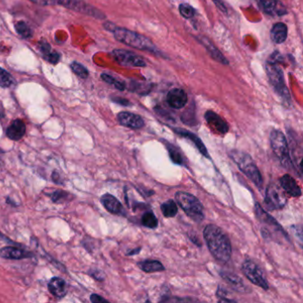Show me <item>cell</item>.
<instances>
[{
  "label": "cell",
  "instance_id": "obj_1",
  "mask_svg": "<svg viewBox=\"0 0 303 303\" xmlns=\"http://www.w3.org/2000/svg\"><path fill=\"white\" fill-rule=\"evenodd\" d=\"M204 238L211 255L221 262H228L232 248L228 235L218 226L208 224L204 229Z\"/></svg>",
  "mask_w": 303,
  "mask_h": 303
},
{
  "label": "cell",
  "instance_id": "obj_2",
  "mask_svg": "<svg viewBox=\"0 0 303 303\" xmlns=\"http://www.w3.org/2000/svg\"><path fill=\"white\" fill-rule=\"evenodd\" d=\"M229 157L234 161L235 164L239 166L240 171L245 174L259 190H261L263 180L261 172L258 169L255 162L252 159L250 155L239 149H232L229 152Z\"/></svg>",
  "mask_w": 303,
  "mask_h": 303
},
{
  "label": "cell",
  "instance_id": "obj_3",
  "mask_svg": "<svg viewBox=\"0 0 303 303\" xmlns=\"http://www.w3.org/2000/svg\"><path fill=\"white\" fill-rule=\"evenodd\" d=\"M112 32L117 41L123 43L128 47L145 51L155 50L154 44L149 38L144 35L117 26L112 30Z\"/></svg>",
  "mask_w": 303,
  "mask_h": 303
},
{
  "label": "cell",
  "instance_id": "obj_4",
  "mask_svg": "<svg viewBox=\"0 0 303 303\" xmlns=\"http://www.w3.org/2000/svg\"><path fill=\"white\" fill-rule=\"evenodd\" d=\"M176 203L184 213L195 223H201L205 218L204 207L198 198L188 192L179 191L175 194Z\"/></svg>",
  "mask_w": 303,
  "mask_h": 303
},
{
  "label": "cell",
  "instance_id": "obj_5",
  "mask_svg": "<svg viewBox=\"0 0 303 303\" xmlns=\"http://www.w3.org/2000/svg\"><path fill=\"white\" fill-rule=\"evenodd\" d=\"M271 145L273 152L277 156L281 165L287 170L293 171L294 166L289 151L287 140L280 130H272L271 133Z\"/></svg>",
  "mask_w": 303,
  "mask_h": 303
},
{
  "label": "cell",
  "instance_id": "obj_6",
  "mask_svg": "<svg viewBox=\"0 0 303 303\" xmlns=\"http://www.w3.org/2000/svg\"><path fill=\"white\" fill-rule=\"evenodd\" d=\"M267 76L272 86L282 98L283 101L290 104L291 98L287 85L285 84L282 70L276 64L268 63L266 65Z\"/></svg>",
  "mask_w": 303,
  "mask_h": 303
},
{
  "label": "cell",
  "instance_id": "obj_7",
  "mask_svg": "<svg viewBox=\"0 0 303 303\" xmlns=\"http://www.w3.org/2000/svg\"><path fill=\"white\" fill-rule=\"evenodd\" d=\"M48 5H58L64 6L70 10L93 16L97 19H104L105 16L95 6L85 3L82 0H48Z\"/></svg>",
  "mask_w": 303,
  "mask_h": 303
},
{
  "label": "cell",
  "instance_id": "obj_8",
  "mask_svg": "<svg viewBox=\"0 0 303 303\" xmlns=\"http://www.w3.org/2000/svg\"><path fill=\"white\" fill-rule=\"evenodd\" d=\"M264 203L269 211L281 210L287 203V197L282 187L277 182H271L267 188Z\"/></svg>",
  "mask_w": 303,
  "mask_h": 303
},
{
  "label": "cell",
  "instance_id": "obj_9",
  "mask_svg": "<svg viewBox=\"0 0 303 303\" xmlns=\"http://www.w3.org/2000/svg\"><path fill=\"white\" fill-rule=\"evenodd\" d=\"M241 270L246 278H248V280H250L254 285L262 288L265 291L269 289V285L263 272L261 271V268L255 261L245 260L242 264Z\"/></svg>",
  "mask_w": 303,
  "mask_h": 303
},
{
  "label": "cell",
  "instance_id": "obj_10",
  "mask_svg": "<svg viewBox=\"0 0 303 303\" xmlns=\"http://www.w3.org/2000/svg\"><path fill=\"white\" fill-rule=\"evenodd\" d=\"M112 56L116 60V62L123 66H129V67H146L147 64L144 59L141 56L137 55L136 53L117 49L112 52Z\"/></svg>",
  "mask_w": 303,
  "mask_h": 303
},
{
  "label": "cell",
  "instance_id": "obj_11",
  "mask_svg": "<svg viewBox=\"0 0 303 303\" xmlns=\"http://www.w3.org/2000/svg\"><path fill=\"white\" fill-rule=\"evenodd\" d=\"M205 117H206V120L207 122L209 128H211L214 133L225 134L229 132V126L227 122L215 112L208 111L206 113Z\"/></svg>",
  "mask_w": 303,
  "mask_h": 303
},
{
  "label": "cell",
  "instance_id": "obj_12",
  "mask_svg": "<svg viewBox=\"0 0 303 303\" xmlns=\"http://www.w3.org/2000/svg\"><path fill=\"white\" fill-rule=\"evenodd\" d=\"M289 151L293 166L296 167V172L298 171L299 176H302V159H303V149L302 144L297 139H293L292 134L290 133V141H289Z\"/></svg>",
  "mask_w": 303,
  "mask_h": 303
},
{
  "label": "cell",
  "instance_id": "obj_13",
  "mask_svg": "<svg viewBox=\"0 0 303 303\" xmlns=\"http://www.w3.org/2000/svg\"><path fill=\"white\" fill-rule=\"evenodd\" d=\"M166 101L168 105L173 109H182L188 102L186 92L181 88H174L168 92L166 96Z\"/></svg>",
  "mask_w": 303,
  "mask_h": 303
},
{
  "label": "cell",
  "instance_id": "obj_14",
  "mask_svg": "<svg viewBox=\"0 0 303 303\" xmlns=\"http://www.w3.org/2000/svg\"><path fill=\"white\" fill-rule=\"evenodd\" d=\"M117 120L120 125L131 129H140L144 127L143 117L131 112H122L118 113Z\"/></svg>",
  "mask_w": 303,
  "mask_h": 303
},
{
  "label": "cell",
  "instance_id": "obj_15",
  "mask_svg": "<svg viewBox=\"0 0 303 303\" xmlns=\"http://www.w3.org/2000/svg\"><path fill=\"white\" fill-rule=\"evenodd\" d=\"M220 274H221V277H223L227 284L229 285V287L236 292L241 293L248 292L249 288L247 287V286L241 279V277H239L238 275L229 271H221Z\"/></svg>",
  "mask_w": 303,
  "mask_h": 303
},
{
  "label": "cell",
  "instance_id": "obj_16",
  "mask_svg": "<svg viewBox=\"0 0 303 303\" xmlns=\"http://www.w3.org/2000/svg\"><path fill=\"white\" fill-rule=\"evenodd\" d=\"M279 185L282 187L283 190L291 197H298L302 196L303 192L298 183L294 180V178L290 175H286L279 179Z\"/></svg>",
  "mask_w": 303,
  "mask_h": 303
},
{
  "label": "cell",
  "instance_id": "obj_17",
  "mask_svg": "<svg viewBox=\"0 0 303 303\" xmlns=\"http://www.w3.org/2000/svg\"><path fill=\"white\" fill-rule=\"evenodd\" d=\"M48 290L54 297L63 299L68 293V285L61 277H53L48 282Z\"/></svg>",
  "mask_w": 303,
  "mask_h": 303
},
{
  "label": "cell",
  "instance_id": "obj_18",
  "mask_svg": "<svg viewBox=\"0 0 303 303\" xmlns=\"http://www.w3.org/2000/svg\"><path fill=\"white\" fill-rule=\"evenodd\" d=\"M255 212L257 218H258V220H259L261 223L271 226L273 229H275L276 231L278 230V231H280L283 234L287 235L285 233L284 229L281 228V226L279 225V223H277V221L273 218L272 216H271L269 213L265 212V210L261 207V206L259 205V203H256L255 204Z\"/></svg>",
  "mask_w": 303,
  "mask_h": 303
},
{
  "label": "cell",
  "instance_id": "obj_19",
  "mask_svg": "<svg viewBox=\"0 0 303 303\" xmlns=\"http://www.w3.org/2000/svg\"><path fill=\"white\" fill-rule=\"evenodd\" d=\"M26 133L25 123L21 119H16L6 129V136L13 141L21 140Z\"/></svg>",
  "mask_w": 303,
  "mask_h": 303
},
{
  "label": "cell",
  "instance_id": "obj_20",
  "mask_svg": "<svg viewBox=\"0 0 303 303\" xmlns=\"http://www.w3.org/2000/svg\"><path fill=\"white\" fill-rule=\"evenodd\" d=\"M0 256L4 259H8V260H21V259L32 257V255H31V253L23 250L21 248L5 246L1 248Z\"/></svg>",
  "mask_w": 303,
  "mask_h": 303
},
{
  "label": "cell",
  "instance_id": "obj_21",
  "mask_svg": "<svg viewBox=\"0 0 303 303\" xmlns=\"http://www.w3.org/2000/svg\"><path fill=\"white\" fill-rule=\"evenodd\" d=\"M101 202L104 208L110 213L114 214H122L124 213L122 204L111 194H104L101 197Z\"/></svg>",
  "mask_w": 303,
  "mask_h": 303
},
{
  "label": "cell",
  "instance_id": "obj_22",
  "mask_svg": "<svg viewBox=\"0 0 303 303\" xmlns=\"http://www.w3.org/2000/svg\"><path fill=\"white\" fill-rule=\"evenodd\" d=\"M175 133H177V134L181 135V136H183V137H185V138L190 139L192 143L196 145V147H197L198 150L201 152V154L204 155L206 158L210 159V157H209V155H208L207 147L205 146V144H203L202 141L200 140V138H199L197 135H196L195 133H191V132H190V131H187L185 129H181V128H176V129H175Z\"/></svg>",
  "mask_w": 303,
  "mask_h": 303
},
{
  "label": "cell",
  "instance_id": "obj_23",
  "mask_svg": "<svg viewBox=\"0 0 303 303\" xmlns=\"http://www.w3.org/2000/svg\"><path fill=\"white\" fill-rule=\"evenodd\" d=\"M288 28L285 23L278 22L272 27L271 37L272 41L276 44H282L287 38Z\"/></svg>",
  "mask_w": 303,
  "mask_h": 303
},
{
  "label": "cell",
  "instance_id": "obj_24",
  "mask_svg": "<svg viewBox=\"0 0 303 303\" xmlns=\"http://www.w3.org/2000/svg\"><path fill=\"white\" fill-rule=\"evenodd\" d=\"M201 43L204 45V47L207 48L208 53L212 56V58L214 59L215 61L219 62L220 64H223V65H228L229 62L227 61V59L224 57L223 54L219 51L218 48H215L213 43L210 40H208L206 37H201Z\"/></svg>",
  "mask_w": 303,
  "mask_h": 303
},
{
  "label": "cell",
  "instance_id": "obj_25",
  "mask_svg": "<svg viewBox=\"0 0 303 303\" xmlns=\"http://www.w3.org/2000/svg\"><path fill=\"white\" fill-rule=\"evenodd\" d=\"M138 266L143 271L146 273H154L165 271V267L159 261L156 260H145L139 262Z\"/></svg>",
  "mask_w": 303,
  "mask_h": 303
},
{
  "label": "cell",
  "instance_id": "obj_26",
  "mask_svg": "<svg viewBox=\"0 0 303 303\" xmlns=\"http://www.w3.org/2000/svg\"><path fill=\"white\" fill-rule=\"evenodd\" d=\"M261 5H262L263 9L267 14H270V15L277 14V15L281 16L284 13H286V12H283L281 5H279L275 0H262Z\"/></svg>",
  "mask_w": 303,
  "mask_h": 303
},
{
  "label": "cell",
  "instance_id": "obj_27",
  "mask_svg": "<svg viewBox=\"0 0 303 303\" xmlns=\"http://www.w3.org/2000/svg\"><path fill=\"white\" fill-rule=\"evenodd\" d=\"M160 208H161V211L164 214V216L166 218H173L178 213L177 204L173 199H169V200L163 203Z\"/></svg>",
  "mask_w": 303,
  "mask_h": 303
},
{
  "label": "cell",
  "instance_id": "obj_28",
  "mask_svg": "<svg viewBox=\"0 0 303 303\" xmlns=\"http://www.w3.org/2000/svg\"><path fill=\"white\" fill-rule=\"evenodd\" d=\"M165 145H166V149L169 152V156H170L172 161L177 165H184L185 159H184V156L181 153V150L171 144H166Z\"/></svg>",
  "mask_w": 303,
  "mask_h": 303
},
{
  "label": "cell",
  "instance_id": "obj_29",
  "mask_svg": "<svg viewBox=\"0 0 303 303\" xmlns=\"http://www.w3.org/2000/svg\"><path fill=\"white\" fill-rule=\"evenodd\" d=\"M142 223L144 227H147L149 229H156L159 225V221L155 214L151 212H147L144 213L142 217Z\"/></svg>",
  "mask_w": 303,
  "mask_h": 303
},
{
  "label": "cell",
  "instance_id": "obj_30",
  "mask_svg": "<svg viewBox=\"0 0 303 303\" xmlns=\"http://www.w3.org/2000/svg\"><path fill=\"white\" fill-rule=\"evenodd\" d=\"M16 30L17 33L23 38L32 37V30L24 21H18L16 24Z\"/></svg>",
  "mask_w": 303,
  "mask_h": 303
},
{
  "label": "cell",
  "instance_id": "obj_31",
  "mask_svg": "<svg viewBox=\"0 0 303 303\" xmlns=\"http://www.w3.org/2000/svg\"><path fill=\"white\" fill-rule=\"evenodd\" d=\"M101 79H102V80H103L104 82L108 83V84L114 85V86H115L117 89H118V90H125V88H126V85H125V84H124L123 82L118 81V80H116V79H114L113 77L110 76V75L101 74Z\"/></svg>",
  "mask_w": 303,
  "mask_h": 303
},
{
  "label": "cell",
  "instance_id": "obj_32",
  "mask_svg": "<svg viewBox=\"0 0 303 303\" xmlns=\"http://www.w3.org/2000/svg\"><path fill=\"white\" fill-rule=\"evenodd\" d=\"M70 68L74 71L76 75H78L81 79H86L88 77V70L85 69V67L81 64H79L77 62L72 63L70 65Z\"/></svg>",
  "mask_w": 303,
  "mask_h": 303
},
{
  "label": "cell",
  "instance_id": "obj_33",
  "mask_svg": "<svg viewBox=\"0 0 303 303\" xmlns=\"http://www.w3.org/2000/svg\"><path fill=\"white\" fill-rule=\"evenodd\" d=\"M14 83V79L5 69L0 68V86L9 87Z\"/></svg>",
  "mask_w": 303,
  "mask_h": 303
},
{
  "label": "cell",
  "instance_id": "obj_34",
  "mask_svg": "<svg viewBox=\"0 0 303 303\" xmlns=\"http://www.w3.org/2000/svg\"><path fill=\"white\" fill-rule=\"evenodd\" d=\"M179 11H180V14H181V16L186 18V19L192 18L195 15V9L192 7L191 5H189V4H181L180 5Z\"/></svg>",
  "mask_w": 303,
  "mask_h": 303
},
{
  "label": "cell",
  "instance_id": "obj_35",
  "mask_svg": "<svg viewBox=\"0 0 303 303\" xmlns=\"http://www.w3.org/2000/svg\"><path fill=\"white\" fill-rule=\"evenodd\" d=\"M39 48H40L41 53L44 54L45 59L48 58V56L53 52L52 51L51 46L46 40H42L41 42L39 43Z\"/></svg>",
  "mask_w": 303,
  "mask_h": 303
},
{
  "label": "cell",
  "instance_id": "obj_36",
  "mask_svg": "<svg viewBox=\"0 0 303 303\" xmlns=\"http://www.w3.org/2000/svg\"><path fill=\"white\" fill-rule=\"evenodd\" d=\"M67 196H68V193L63 191H54L51 194V197H52V200H53V202H59L62 199H64Z\"/></svg>",
  "mask_w": 303,
  "mask_h": 303
},
{
  "label": "cell",
  "instance_id": "obj_37",
  "mask_svg": "<svg viewBox=\"0 0 303 303\" xmlns=\"http://www.w3.org/2000/svg\"><path fill=\"white\" fill-rule=\"evenodd\" d=\"M90 301L94 303H109L106 299L102 298L98 294H92L90 296Z\"/></svg>",
  "mask_w": 303,
  "mask_h": 303
},
{
  "label": "cell",
  "instance_id": "obj_38",
  "mask_svg": "<svg viewBox=\"0 0 303 303\" xmlns=\"http://www.w3.org/2000/svg\"><path fill=\"white\" fill-rule=\"evenodd\" d=\"M91 276L95 277L96 279L99 280V281H101V280L104 279V274L102 272L100 271H94L93 273H91Z\"/></svg>",
  "mask_w": 303,
  "mask_h": 303
},
{
  "label": "cell",
  "instance_id": "obj_39",
  "mask_svg": "<svg viewBox=\"0 0 303 303\" xmlns=\"http://www.w3.org/2000/svg\"><path fill=\"white\" fill-rule=\"evenodd\" d=\"M213 2L215 3V5H217L219 9L221 11H223V13H227V9H226V6L224 5L223 0H213Z\"/></svg>",
  "mask_w": 303,
  "mask_h": 303
},
{
  "label": "cell",
  "instance_id": "obj_40",
  "mask_svg": "<svg viewBox=\"0 0 303 303\" xmlns=\"http://www.w3.org/2000/svg\"><path fill=\"white\" fill-rule=\"evenodd\" d=\"M114 101H116L117 103H120V104H122V105H129L130 103L128 102V100H125V99H121V98H115V99H113Z\"/></svg>",
  "mask_w": 303,
  "mask_h": 303
},
{
  "label": "cell",
  "instance_id": "obj_41",
  "mask_svg": "<svg viewBox=\"0 0 303 303\" xmlns=\"http://www.w3.org/2000/svg\"><path fill=\"white\" fill-rule=\"evenodd\" d=\"M53 181L55 182V183H61L60 182V175H57L55 172L53 174Z\"/></svg>",
  "mask_w": 303,
  "mask_h": 303
},
{
  "label": "cell",
  "instance_id": "obj_42",
  "mask_svg": "<svg viewBox=\"0 0 303 303\" xmlns=\"http://www.w3.org/2000/svg\"><path fill=\"white\" fill-rule=\"evenodd\" d=\"M142 250V248L141 247H139L137 249H135V250L130 251L129 253L128 254V255H137L139 252H141Z\"/></svg>",
  "mask_w": 303,
  "mask_h": 303
},
{
  "label": "cell",
  "instance_id": "obj_43",
  "mask_svg": "<svg viewBox=\"0 0 303 303\" xmlns=\"http://www.w3.org/2000/svg\"><path fill=\"white\" fill-rule=\"evenodd\" d=\"M3 237H4V236H3V235H2V233H1V232H0V239H2V238H3Z\"/></svg>",
  "mask_w": 303,
  "mask_h": 303
}]
</instances>
